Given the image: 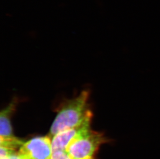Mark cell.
I'll use <instances>...</instances> for the list:
<instances>
[{
    "instance_id": "cell-1",
    "label": "cell",
    "mask_w": 160,
    "mask_h": 159,
    "mask_svg": "<svg viewBox=\"0 0 160 159\" xmlns=\"http://www.w3.org/2000/svg\"><path fill=\"white\" fill-rule=\"evenodd\" d=\"M90 93L83 90L76 97L67 100L58 108L50 129V136L91 122L92 112L89 105Z\"/></svg>"
},
{
    "instance_id": "cell-2",
    "label": "cell",
    "mask_w": 160,
    "mask_h": 159,
    "mask_svg": "<svg viewBox=\"0 0 160 159\" xmlns=\"http://www.w3.org/2000/svg\"><path fill=\"white\" fill-rule=\"evenodd\" d=\"M106 142L103 133L91 130L72 142L66 152L74 159H93L100 146Z\"/></svg>"
},
{
    "instance_id": "cell-3",
    "label": "cell",
    "mask_w": 160,
    "mask_h": 159,
    "mask_svg": "<svg viewBox=\"0 0 160 159\" xmlns=\"http://www.w3.org/2000/svg\"><path fill=\"white\" fill-rule=\"evenodd\" d=\"M18 153L23 159H51L52 149L50 137H35L24 142Z\"/></svg>"
},
{
    "instance_id": "cell-4",
    "label": "cell",
    "mask_w": 160,
    "mask_h": 159,
    "mask_svg": "<svg viewBox=\"0 0 160 159\" xmlns=\"http://www.w3.org/2000/svg\"><path fill=\"white\" fill-rule=\"evenodd\" d=\"M91 122L80 126L68 129L54 135L52 140V152L56 151H66L68 147L75 141L85 135L91 130Z\"/></svg>"
},
{
    "instance_id": "cell-5",
    "label": "cell",
    "mask_w": 160,
    "mask_h": 159,
    "mask_svg": "<svg viewBox=\"0 0 160 159\" xmlns=\"http://www.w3.org/2000/svg\"><path fill=\"white\" fill-rule=\"evenodd\" d=\"M18 100L14 99L0 112V138H8L15 137L11 123V117L15 112Z\"/></svg>"
},
{
    "instance_id": "cell-6",
    "label": "cell",
    "mask_w": 160,
    "mask_h": 159,
    "mask_svg": "<svg viewBox=\"0 0 160 159\" xmlns=\"http://www.w3.org/2000/svg\"><path fill=\"white\" fill-rule=\"evenodd\" d=\"M51 159H74L66 151L53 152Z\"/></svg>"
},
{
    "instance_id": "cell-7",
    "label": "cell",
    "mask_w": 160,
    "mask_h": 159,
    "mask_svg": "<svg viewBox=\"0 0 160 159\" xmlns=\"http://www.w3.org/2000/svg\"><path fill=\"white\" fill-rule=\"evenodd\" d=\"M8 159H23L22 157H21L19 153H18V152H15L14 153H12V155H10V156L9 157V158Z\"/></svg>"
}]
</instances>
